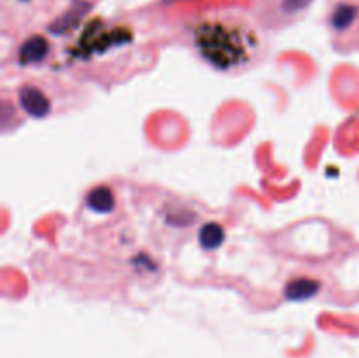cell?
Returning a JSON list of instances; mask_svg holds the SVG:
<instances>
[{
    "instance_id": "obj_7",
    "label": "cell",
    "mask_w": 359,
    "mask_h": 358,
    "mask_svg": "<svg viewBox=\"0 0 359 358\" xmlns=\"http://www.w3.org/2000/svg\"><path fill=\"white\" fill-rule=\"evenodd\" d=\"M356 16H358V7L349 6V4H342V6H339L335 11H333L332 25L337 28V30H344V28L353 25V21L356 20Z\"/></svg>"
},
{
    "instance_id": "obj_1",
    "label": "cell",
    "mask_w": 359,
    "mask_h": 358,
    "mask_svg": "<svg viewBox=\"0 0 359 358\" xmlns=\"http://www.w3.org/2000/svg\"><path fill=\"white\" fill-rule=\"evenodd\" d=\"M193 42L207 63L224 72L251 62L256 49L255 39L249 37L241 27L223 21H205L198 25L193 34Z\"/></svg>"
},
{
    "instance_id": "obj_2",
    "label": "cell",
    "mask_w": 359,
    "mask_h": 358,
    "mask_svg": "<svg viewBox=\"0 0 359 358\" xmlns=\"http://www.w3.org/2000/svg\"><path fill=\"white\" fill-rule=\"evenodd\" d=\"M21 107L34 118H44L51 112V100L35 84H25L20 90Z\"/></svg>"
},
{
    "instance_id": "obj_4",
    "label": "cell",
    "mask_w": 359,
    "mask_h": 358,
    "mask_svg": "<svg viewBox=\"0 0 359 358\" xmlns=\"http://www.w3.org/2000/svg\"><path fill=\"white\" fill-rule=\"evenodd\" d=\"M49 42L41 35H34L28 39L20 49V58L25 65H34V63L44 62L46 56L49 55Z\"/></svg>"
},
{
    "instance_id": "obj_6",
    "label": "cell",
    "mask_w": 359,
    "mask_h": 358,
    "mask_svg": "<svg viewBox=\"0 0 359 358\" xmlns=\"http://www.w3.org/2000/svg\"><path fill=\"white\" fill-rule=\"evenodd\" d=\"M198 242L207 251H214L224 242V228L216 221H209L200 228Z\"/></svg>"
},
{
    "instance_id": "obj_8",
    "label": "cell",
    "mask_w": 359,
    "mask_h": 358,
    "mask_svg": "<svg viewBox=\"0 0 359 358\" xmlns=\"http://www.w3.org/2000/svg\"><path fill=\"white\" fill-rule=\"evenodd\" d=\"M314 0H283V11L287 14H297L307 9Z\"/></svg>"
},
{
    "instance_id": "obj_5",
    "label": "cell",
    "mask_w": 359,
    "mask_h": 358,
    "mask_svg": "<svg viewBox=\"0 0 359 358\" xmlns=\"http://www.w3.org/2000/svg\"><path fill=\"white\" fill-rule=\"evenodd\" d=\"M86 204L91 211H95V213H112L116 206L114 193H112V190L107 188V186H97V188H93L88 193Z\"/></svg>"
},
{
    "instance_id": "obj_3",
    "label": "cell",
    "mask_w": 359,
    "mask_h": 358,
    "mask_svg": "<svg viewBox=\"0 0 359 358\" xmlns=\"http://www.w3.org/2000/svg\"><path fill=\"white\" fill-rule=\"evenodd\" d=\"M321 290V283L311 277H297V279H291L290 283L284 288V295H286L287 300H307V298L316 297Z\"/></svg>"
}]
</instances>
